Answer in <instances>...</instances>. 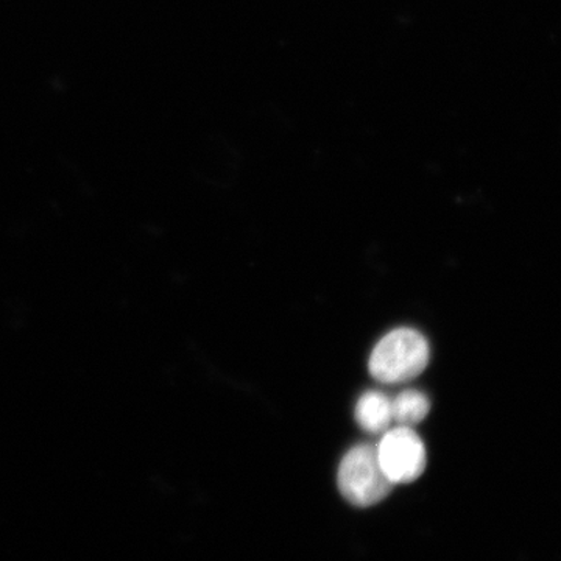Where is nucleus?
<instances>
[{
  "instance_id": "nucleus-1",
  "label": "nucleus",
  "mask_w": 561,
  "mask_h": 561,
  "mask_svg": "<svg viewBox=\"0 0 561 561\" xmlns=\"http://www.w3.org/2000/svg\"><path fill=\"white\" fill-rule=\"evenodd\" d=\"M430 357V343L421 332L398 328L375 346L368 370L381 383L408 382L424 371Z\"/></svg>"
},
{
  "instance_id": "nucleus-2",
  "label": "nucleus",
  "mask_w": 561,
  "mask_h": 561,
  "mask_svg": "<svg viewBox=\"0 0 561 561\" xmlns=\"http://www.w3.org/2000/svg\"><path fill=\"white\" fill-rule=\"evenodd\" d=\"M339 489L343 497L357 507H371L389 496L393 483L389 481L373 445H357L346 453L339 467Z\"/></svg>"
},
{
  "instance_id": "nucleus-3",
  "label": "nucleus",
  "mask_w": 561,
  "mask_h": 561,
  "mask_svg": "<svg viewBox=\"0 0 561 561\" xmlns=\"http://www.w3.org/2000/svg\"><path fill=\"white\" fill-rule=\"evenodd\" d=\"M376 449L379 463L393 485L416 481L426 470V448L412 427L387 430Z\"/></svg>"
},
{
  "instance_id": "nucleus-4",
  "label": "nucleus",
  "mask_w": 561,
  "mask_h": 561,
  "mask_svg": "<svg viewBox=\"0 0 561 561\" xmlns=\"http://www.w3.org/2000/svg\"><path fill=\"white\" fill-rule=\"evenodd\" d=\"M357 424L368 434H383L390 427L391 400L381 391H367L356 404Z\"/></svg>"
},
{
  "instance_id": "nucleus-5",
  "label": "nucleus",
  "mask_w": 561,
  "mask_h": 561,
  "mask_svg": "<svg viewBox=\"0 0 561 561\" xmlns=\"http://www.w3.org/2000/svg\"><path fill=\"white\" fill-rule=\"evenodd\" d=\"M431 401L423 391L404 390L391 401V419L400 426H415L426 419Z\"/></svg>"
}]
</instances>
